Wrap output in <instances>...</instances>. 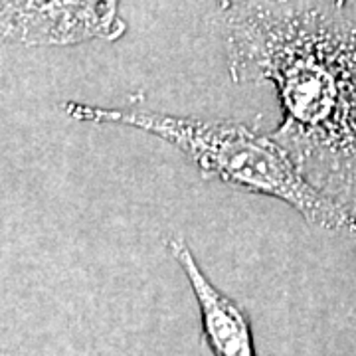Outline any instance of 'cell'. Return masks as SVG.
Returning a JSON list of instances; mask_svg holds the SVG:
<instances>
[{
    "mask_svg": "<svg viewBox=\"0 0 356 356\" xmlns=\"http://www.w3.org/2000/svg\"><path fill=\"white\" fill-rule=\"evenodd\" d=\"M166 248L184 271L191 289L200 307L204 346L216 356H252L255 355L254 332L248 313L242 305L218 289L198 266L196 257L180 236H170Z\"/></svg>",
    "mask_w": 356,
    "mask_h": 356,
    "instance_id": "obj_4",
    "label": "cell"
},
{
    "mask_svg": "<svg viewBox=\"0 0 356 356\" xmlns=\"http://www.w3.org/2000/svg\"><path fill=\"white\" fill-rule=\"evenodd\" d=\"M83 121L117 123L139 129L170 143L206 180L277 198L297 210L309 224L356 234V220L313 188L287 151L269 135L240 121H206L151 111L97 109L67 105Z\"/></svg>",
    "mask_w": 356,
    "mask_h": 356,
    "instance_id": "obj_2",
    "label": "cell"
},
{
    "mask_svg": "<svg viewBox=\"0 0 356 356\" xmlns=\"http://www.w3.org/2000/svg\"><path fill=\"white\" fill-rule=\"evenodd\" d=\"M218 2H220V6H222V8L226 10V8H229V6H232V4H234L236 0H218Z\"/></svg>",
    "mask_w": 356,
    "mask_h": 356,
    "instance_id": "obj_5",
    "label": "cell"
},
{
    "mask_svg": "<svg viewBox=\"0 0 356 356\" xmlns=\"http://www.w3.org/2000/svg\"><path fill=\"white\" fill-rule=\"evenodd\" d=\"M125 28L119 0H0V36L30 44L117 40Z\"/></svg>",
    "mask_w": 356,
    "mask_h": 356,
    "instance_id": "obj_3",
    "label": "cell"
},
{
    "mask_svg": "<svg viewBox=\"0 0 356 356\" xmlns=\"http://www.w3.org/2000/svg\"><path fill=\"white\" fill-rule=\"evenodd\" d=\"M224 28L234 83L273 86L271 137L356 220V20L325 0H236Z\"/></svg>",
    "mask_w": 356,
    "mask_h": 356,
    "instance_id": "obj_1",
    "label": "cell"
},
{
    "mask_svg": "<svg viewBox=\"0 0 356 356\" xmlns=\"http://www.w3.org/2000/svg\"><path fill=\"white\" fill-rule=\"evenodd\" d=\"M334 4H337V6H341V8H343L344 4H346V0H334Z\"/></svg>",
    "mask_w": 356,
    "mask_h": 356,
    "instance_id": "obj_6",
    "label": "cell"
}]
</instances>
